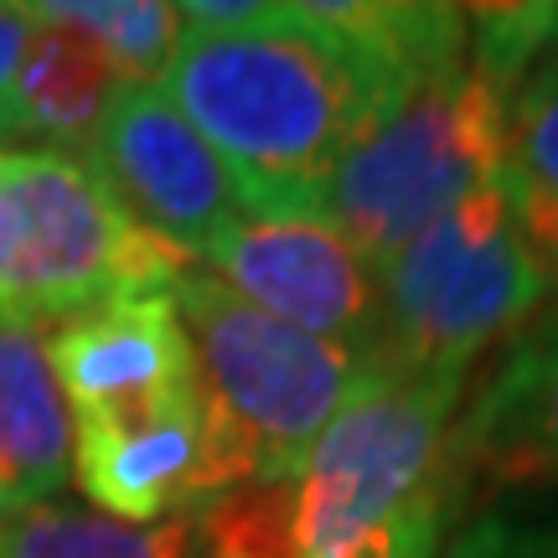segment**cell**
Wrapping results in <instances>:
<instances>
[{
    "mask_svg": "<svg viewBox=\"0 0 558 558\" xmlns=\"http://www.w3.org/2000/svg\"><path fill=\"white\" fill-rule=\"evenodd\" d=\"M166 94L233 171L248 213H320L347 145L414 78L471 52L460 5H181ZM326 218V213H320Z\"/></svg>",
    "mask_w": 558,
    "mask_h": 558,
    "instance_id": "1",
    "label": "cell"
},
{
    "mask_svg": "<svg viewBox=\"0 0 558 558\" xmlns=\"http://www.w3.org/2000/svg\"><path fill=\"white\" fill-rule=\"evenodd\" d=\"M47 347L73 414V481L99 512L166 522L233 492L171 290L94 305Z\"/></svg>",
    "mask_w": 558,
    "mask_h": 558,
    "instance_id": "2",
    "label": "cell"
},
{
    "mask_svg": "<svg viewBox=\"0 0 558 558\" xmlns=\"http://www.w3.org/2000/svg\"><path fill=\"white\" fill-rule=\"evenodd\" d=\"M465 378L373 367L290 476L300 558H439L465 497Z\"/></svg>",
    "mask_w": 558,
    "mask_h": 558,
    "instance_id": "3",
    "label": "cell"
},
{
    "mask_svg": "<svg viewBox=\"0 0 558 558\" xmlns=\"http://www.w3.org/2000/svg\"><path fill=\"white\" fill-rule=\"evenodd\" d=\"M171 305L192 341L207 414L233 471V492L254 481H290L320 429L341 414L378 362L337 341L305 337L239 300L202 264L181 269Z\"/></svg>",
    "mask_w": 558,
    "mask_h": 558,
    "instance_id": "4",
    "label": "cell"
},
{
    "mask_svg": "<svg viewBox=\"0 0 558 558\" xmlns=\"http://www.w3.org/2000/svg\"><path fill=\"white\" fill-rule=\"evenodd\" d=\"M507 94L476 73L471 52L429 68L367 124L320 192V213L362 259L383 269L456 202L501 177Z\"/></svg>",
    "mask_w": 558,
    "mask_h": 558,
    "instance_id": "5",
    "label": "cell"
},
{
    "mask_svg": "<svg viewBox=\"0 0 558 558\" xmlns=\"http://www.w3.org/2000/svg\"><path fill=\"white\" fill-rule=\"evenodd\" d=\"M383 367L465 378L548 311V284L522 239L507 181H486L378 269Z\"/></svg>",
    "mask_w": 558,
    "mask_h": 558,
    "instance_id": "6",
    "label": "cell"
},
{
    "mask_svg": "<svg viewBox=\"0 0 558 558\" xmlns=\"http://www.w3.org/2000/svg\"><path fill=\"white\" fill-rule=\"evenodd\" d=\"M192 259L140 228L73 156L0 150V316L73 320L130 295H166Z\"/></svg>",
    "mask_w": 558,
    "mask_h": 558,
    "instance_id": "7",
    "label": "cell"
},
{
    "mask_svg": "<svg viewBox=\"0 0 558 558\" xmlns=\"http://www.w3.org/2000/svg\"><path fill=\"white\" fill-rule=\"evenodd\" d=\"M83 166L104 192L156 239L197 264L213 243L248 218L233 171L192 130L160 83H120L99 130L83 150Z\"/></svg>",
    "mask_w": 558,
    "mask_h": 558,
    "instance_id": "8",
    "label": "cell"
},
{
    "mask_svg": "<svg viewBox=\"0 0 558 558\" xmlns=\"http://www.w3.org/2000/svg\"><path fill=\"white\" fill-rule=\"evenodd\" d=\"M202 269L264 316L305 337L337 341L357 357L383 352V284L341 228L320 213H248L207 254Z\"/></svg>",
    "mask_w": 558,
    "mask_h": 558,
    "instance_id": "9",
    "label": "cell"
},
{
    "mask_svg": "<svg viewBox=\"0 0 558 558\" xmlns=\"http://www.w3.org/2000/svg\"><path fill=\"white\" fill-rule=\"evenodd\" d=\"M456 450L465 476L558 486V305L501 347L456 418Z\"/></svg>",
    "mask_w": 558,
    "mask_h": 558,
    "instance_id": "10",
    "label": "cell"
},
{
    "mask_svg": "<svg viewBox=\"0 0 558 558\" xmlns=\"http://www.w3.org/2000/svg\"><path fill=\"white\" fill-rule=\"evenodd\" d=\"M73 481V414L37 326L0 316V507L58 501Z\"/></svg>",
    "mask_w": 558,
    "mask_h": 558,
    "instance_id": "11",
    "label": "cell"
},
{
    "mask_svg": "<svg viewBox=\"0 0 558 558\" xmlns=\"http://www.w3.org/2000/svg\"><path fill=\"white\" fill-rule=\"evenodd\" d=\"M120 83L124 78L83 32L58 26V21H37V37L21 62V83L11 99L5 145L32 140L47 156L83 160Z\"/></svg>",
    "mask_w": 558,
    "mask_h": 558,
    "instance_id": "12",
    "label": "cell"
},
{
    "mask_svg": "<svg viewBox=\"0 0 558 558\" xmlns=\"http://www.w3.org/2000/svg\"><path fill=\"white\" fill-rule=\"evenodd\" d=\"M0 558H207V548L197 512L166 522H124L58 497L5 518Z\"/></svg>",
    "mask_w": 558,
    "mask_h": 558,
    "instance_id": "13",
    "label": "cell"
},
{
    "mask_svg": "<svg viewBox=\"0 0 558 558\" xmlns=\"http://www.w3.org/2000/svg\"><path fill=\"white\" fill-rule=\"evenodd\" d=\"M32 16L83 32L124 83L166 78L186 37L181 5H160V0H47L32 5Z\"/></svg>",
    "mask_w": 558,
    "mask_h": 558,
    "instance_id": "14",
    "label": "cell"
},
{
    "mask_svg": "<svg viewBox=\"0 0 558 558\" xmlns=\"http://www.w3.org/2000/svg\"><path fill=\"white\" fill-rule=\"evenodd\" d=\"M501 181L538 197H558V52L527 68V78L507 94Z\"/></svg>",
    "mask_w": 558,
    "mask_h": 558,
    "instance_id": "15",
    "label": "cell"
},
{
    "mask_svg": "<svg viewBox=\"0 0 558 558\" xmlns=\"http://www.w3.org/2000/svg\"><path fill=\"white\" fill-rule=\"evenodd\" d=\"M439 558H558V512L543 507H492L460 522Z\"/></svg>",
    "mask_w": 558,
    "mask_h": 558,
    "instance_id": "16",
    "label": "cell"
},
{
    "mask_svg": "<svg viewBox=\"0 0 558 558\" xmlns=\"http://www.w3.org/2000/svg\"><path fill=\"white\" fill-rule=\"evenodd\" d=\"M507 197H512L522 239L533 248V259H538V269H543V284H548V295H554V305H558V197L522 192L512 181H507Z\"/></svg>",
    "mask_w": 558,
    "mask_h": 558,
    "instance_id": "17",
    "label": "cell"
},
{
    "mask_svg": "<svg viewBox=\"0 0 558 558\" xmlns=\"http://www.w3.org/2000/svg\"><path fill=\"white\" fill-rule=\"evenodd\" d=\"M37 16L32 5H0V150H5V124H11V99L21 83V62L32 52Z\"/></svg>",
    "mask_w": 558,
    "mask_h": 558,
    "instance_id": "18",
    "label": "cell"
},
{
    "mask_svg": "<svg viewBox=\"0 0 558 558\" xmlns=\"http://www.w3.org/2000/svg\"><path fill=\"white\" fill-rule=\"evenodd\" d=\"M554 52H558V11H554Z\"/></svg>",
    "mask_w": 558,
    "mask_h": 558,
    "instance_id": "19",
    "label": "cell"
},
{
    "mask_svg": "<svg viewBox=\"0 0 558 558\" xmlns=\"http://www.w3.org/2000/svg\"><path fill=\"white\" fill-rule=\"evenodd\" d=\"M0 533H5V507H0Z\"/></svg>",
    "mask_w": 558,
    "mask_h": 558,
    "instance_id": "20",
    "label": "cell"
}]
</instances>
